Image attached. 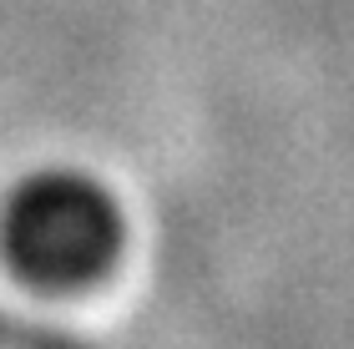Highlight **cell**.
Listing matches in <instances>:
<instances>
[{
    "mask_svg": "<svg viewBox=\"0 0 354 349\" xmlns=\"http://www.w3.org/2000/svg\"><path fill=\"white\" fill-rule=\"evenodd\" d=\"M122 248V213L86 172H36L0 202V253L36 289H82Z\"/></svg>",
    "mask_w": 354,
    "mask_h": 349,
    "instance_id": "1",
    "label": "cell"
}]
</instances>
